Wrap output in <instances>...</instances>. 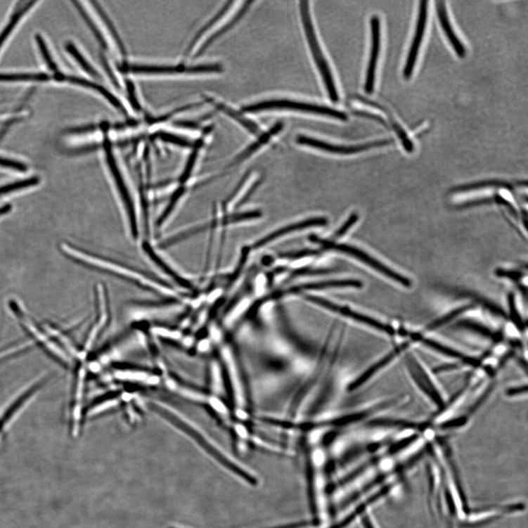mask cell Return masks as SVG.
<instances>
[{"instance_id":"cell-19","label":"cell","mask_w":528,"mask_h":528,"mask_svg":"<svg viewBox=\"0 0 528 528\" xmlns=\"http://www.w3.org/2000/svg\"><path fill=\"white\" fill-rule=\"evenodd\" d=\"M66 49L67 52L75 58L77 63L80 65L82 69L92 77H98V73L91 65V64L85 58L76 48V46L71 42L66 44Z\"/></svg>"},{"instance_id":"cell-36","label":"cell","mask_w":528,"mask_h":528,"mask_svg":"<svg viewBox=\"0 0 528 528\" xmlns=\"http://www.w3.org/2000/svg\"><path fill=\"white\" fill-rule=\"evenodd\" d=\"M523 389H527V386H524V387H520L517 388L510 389L507 391L506 394L508 397H515L521 394L523 392Z\"/></svg>"},{"instance_id":"cell-17","label":"cell","mask_w":528,"mask_h":528,"mask_svg":"<svg viewBox=\"0 0 528 528\" xmlns=\"http://www.w3.org/2000/svg\"><path fill=\"white\" fill-rule=\"evenodd\" d=\"M35 4L36 2L34 1L22 2V6L16 7L7 26L4 29L2 32L0 33V49H1L5 41L8 39L17 24L19 23L22 17L32 8V5Z\"/></svg>"},{"instance_id":"cell-16","label":"cell","mask_w":528,"mask_h":528,"mask_svg":"<svg viewBox=\"0 0 528 528\" xmlns=\"http://www.w3.org/2000/svg\"><path fill=\"white\" fill-rule=\"evenodd\" d=\"M283 127V124L281 122H278L276 124H275L273 127H272L268 131H266L265 134H263L260 136L259 139L255 141L254 143L250 145L245 151H243L240 156H238L236 160L232 163L231 166L235 165V164L240 162L241 161L246 159L248 156L252 155L253 152L255 150H257L259 148H260L262 146L265 145L272 137V136H274L279 133Z\"/></svg>"},{"instance_id":"cell-24","label":"cell","mask_w":528,"mask_h":528,"mask_svg":"<svg viewBox=\"0 0 528 528\" xmlns=\"http://www.w3.org/2000/svg\"><path fill=\"white\" fill-rule=\"evenodd\" d=\"M211 385L214 393L220 394L223 391V379L220 368L216 363L211 365Z\"/></svg>"},{"instance_id":"cell-13","label":"cell","mask_w":528,"mask_h":528,"mask_svg":"<svg viewBox=\"0 0 528 528\" xmlns=\"http://www.w3.org/2000/svg\"><path fill=\"white\" fill-rule=\"evenodd\" d=\"M203 100L207 102V103L212 105L217 110L231 117L232 119H233L234 121L243 126L252 134L257 135L260 134L261 131L259 127L254 122L249 120V119L245 118L240 112L233 110L224 103H220V102H218L215 98L212 97L204 95Z\"/></svg>"},{"instance_id":"cell-37","label":"cell","mask_w":528,"mask_h":528,"mask_svg":"<svg viewBox=\"0 0 528 528\" xmlns=\"http://www.w3.org/2000/svg\"><path fill=\"white\" fill-rule=\"evenodd\" d=\"M210 348V342L207 340H202L198 345V350L201 352H206Z\"/></svg>"},{"instance_id":"cell-12","label":"cell","mask_w":528,"mask_h":528,"mask_svg":"<svg viewBox=\"0 0 528 528\" xmlns=\"http://www.w3.org/2000/svg\"><path fill=\"white\" fill-rule=\"evenodd\" d=\"M436 9L441 26L446 34L450 44L453 46L455 53L459 58H465L466 56V49L464 44L460 40L451 25L447 9L444 2L436 1Z\"/></svg>"},{"instance_id":"cell-4","label":"cell","mask_w":528,"mask_h":528,"mask_svg":"<svg viewBox=\"0 0 528 528\" xmlns=\"http://www.w3.org/2000/svg\"><path fill=\"white\" fill-rule=\"evenodd\" d=\"M44 377H40L28 384L6 406L0 416V436L6 432L25 408L31 403L37 394L40 387L44 381Z\"/></svg>"},{"instance_id":"cell-27","label":"cell","mask_w":528,"mask_h":528,"mask_svg":"<svg viewBox=\"0 0 528 528\" xmlns=\"http://www.w3.org/2000/svg\"><path fill=\"white\" fill-rule=\"evenodd\" d=\"M37 41L38 43L39 48L41 51V53L43 56V58L47 65L49 66L50 70H56L57 66L55 63L54 60L52 58V56H51L50 53L49 52V49L46 47V45L43 39V38L40 36L37 37Z\"/></svg>"},{"instance_id":"cell-40","label":"cell","mask_w":528,"mask_h":528,"mask_svg":"<svg viewBox=\"0 0 528 528\" xmlns=\"http://www.w3.org/2000/svg\"><path fill=\"white\" fill-rule=\"evenodd\" d=\"M212 331L214 333H212V334H217L215 328H212ZM213 337H217V338H218V335H214Z\"/></svg>"},{"instance_id":"cell-15","label":"cell","mask_w":528,"mask_h":528,"mask_svg":"<svg viewBox=\"0 0 528 528\" xmlns=\"http://www.w3.org/2000/svg\"><path fill=\"white\" fill-rule=\"evenodd\" d=\"M361 101L365 102V103L369 105L370 106L382 110L386 115H387L389 121L392 127H393V128L394 129L397 134L398 135V137L400 139L404 149L408 153H412L413 151L414 145L412 141L408 139L406 132L404 131L402 127L395 120L394 117L392 115L390 112H389L386 108L378 105L377 103H374V102L367 101L363 98H362Z\"/></svg>"},{"instance_id":"cell-7","label":"cell","mask_w":528,"mask_h":528,"mask_svg":"<svg viewBox=\"0 0 528 528\" xmlns=\"http://www.w3.org/2000/svg\"><path fill=\"white\" fill-rule=\"evenodd\" d=\"M427 15L428 2L420 1L415 35L410 51H408L406 62L403 71V76L405 79H411L413 75L420 47L423 39L425 27H427Z\"/></svg>"},{"instance_id":"cell-32","label":"cell","mask_w":528,"mask_h":528,"mask_svg":"<svg viewBox=\"0 0 528 528\" xmlns=\"http://www.w3.org/2000/svg\"><path fill=\"white\" fill-rule=\"evenodd\" d=\"M0 166L20 170V172H25V170L27 169L26 166L22 163L4 159L1 157H0Z\"/></svg>"},{"instance_id":"cell-22","label":"cell","mask_w":528,"mask_h":528,"mask_svg":"<svg viewBox=\"0 0 528 528\" xmlns=\"http://www.w3.org/2000/svg\"><path fill=\"white\" fill-rule=\"evenodd\" d=\"M39 183V179L33 177L0 186V196L27 188V187L37 185Z\"/></svg>"},{"instance_id":"cell-18","label":"cell","mask_w":528,"mask_h":528,"mask_svg":"<svg viewBox=\"0 0 528 528\" xmlns=\"http://www.w3.org/2000/svg\"><path fill=\"white\" fill-rule=\"evenodd\" d=\"M115 377L122 380L138 382H146L150 385H155L160 381L156 377H150L147 373L137 371H118L115 373Z\"/></svg>"},{"instance_id":"cell-9","label":"cell","mask_w":528,"mask_h":528,"mask_svg":"<svg viewBox=\"0 0 528 528\" xmlns=\"http://www.w3.org/2000/svg\"><path fill=\"white\" fill-rule=\"evenodd\" d=\"M371 48L367 67L365 91L371 94L375 84L376 71L380 51V20L378 15H373L371 20Z\"/></svg>"},{"instance_id":"cell-3","label":"cell","mask_w":528,"mask_h":528,"mask_svg":"<svg viewBox=\"0 0 528 528\" xmlns=\"http://www.w3.org/2000/svg\"><path fill=\"white\" fill-rule=\"evenodd\" d=\"M297 110L304 112H309L321 115L330 116L340 121L346 122L348 119L347 115L339 110L330 108L321 107L320 105L302 103V102L292 101L289 100H271L259 102L253 105H250L242 108L245 112H258L267 110Z\"/></svg>"},{"instance_id":"cell-30","label":"cell","mask_w":528,"mask_h":528,"mask_svg":"<svg viewBox=\"0 0 528 528\" xmlns=\"http://www.w3.org/2000/svg\"><path fill=\"white\" fill-rule=\"evenodd\" d=\"M508 304L510 307V313H512V316L514 318L515 322L517 323V326L520 329H523V323H522V320L520 318V316L517 312V310L516 309L515 305V297L513 295H509L508 296Z\"/></svg>"},{"instance_id":"cell-26","label":"cell","mask_w":528,"mask_h":528,"mask_svg":"<svg viewBox=\"0 0 528 528\" xmlns=\"http://www.w3.org/2000/svg\"><path fill=\"white\" fill-rule=\"evenodd\" d=\"M490 186H503V187H507V188H510V187H512V185H510L509 183L503 182V181H485V182H482V183L463 185V186L458 187V188L456 189L455 191H467L479 189V188H482V187Z\"/></svg>"},{"instance_id":"cell-34","label":"cell","mask_w":528,"mask_h":528,"mask_svg":"<svg viewBox=\"0 0 528 528\" xmlns=\"http://www.w3.org/2000/svg\"><path fill=\"white\" fill-rule=\"evenodd\" d=\"M496 274L500 277H506L513 280H519L522 278V274L516 271L497 270Z\"/></svg>"},{"instance_id":"cell-38","label":"cell","mask_w":528,"mask_h":528,"mask_svg":"<svg viewBox=\"0 0 528 528\" xmlns=\"http://www.w3.org/2000/svg\"><path fill=\"white\" fill-rule=\"evenodd\" d=\"M363 524L365 528H374V527H373V525L372 524V522H371V519L368 517V515H366L363 518Z\"/></svg>"},{"instance_id":"cell-31","label":"cell","mask_w":528,"mask_h":528,"mask_svg":"<svg viewBox=\"0 0 528 528\" xmlns=\"http://www.w3.org/2000/svg\"><path fill=\"white\" fill-rule=\"evenodd\" d=\"M153 333H155V334L158 336L174 340H177L181 337V333L179 331L169 330L167 329L160 328H155V330H153Z\"/></svg>"},{"instance_id":"cell-23","label":"cell","mask_w":528,"mask_h":528,"mask_svg":"<svg viewBox=\"0 0 528 528\" xmlns=\"http://www.w3.org/2000/svg\"><path fill=\"white\" fill-rule=\"evenodd\" d=\"M472 307V305L462 307V308H459L453 311V312L449 313L442 318L437 319L428 326V330H434L442 326H444V325H446V323H448L449 321L454 319L456 316L461 315L462 314L470 309Z\"/></svg>"},{"instance_id":"cell-6","label":"cell","mask_w":528,"mask_h":528,"mask_svg":"<svg viewBox=\"0 0 528 528\" xmlns=\"http://www.w3.org/2000/svg\"><path fill=\"white\" fill-rule=\"evenodd\" d=\"M296 141L300 145L308 146L335 155H349L374 148L385 146L393 143V139H386L355 146H338L323 142L306 136L299 135Z\"/></svg>"},{"instance_id":"cell-39","label":"cell","mask_w":528,"mask_h":528,"mask_svg":"<svg viewBox=\"0 0 528 528\" xmlns=\"http://www.w3.org/2000/svg\"><path fill=\"white\" fill-rule=\"evenodd\" d=\"M11 210V205H5L3 207L0 208V217L6 214Z\"/></svg>"},{"instance_id":"cell-11","label":"cell","mask_w":528,"mask_h":528,"mask_svg":"<svg viewBox=\"0 0 528 528\" xmlns=\"http://www.w3.org/2000/svg\"><path fill=\"white\" fill-rule=\"evenodd\" d=\"M65 80L78 84L79 86L89 89L98 93L101 97H103L114 109L124 115L128 113L127 109L123 104V102L112 92L107 89V88L102 86V85L88 79L72 76H65L63 81Z\"/></svg>"},{"instance_id":"cell-5","label":"cell","mask_w":528,"mask_h":528,"mask_svg":"<svg viewBox=\"0 0 528 528\" xmlns=\"http://www.w3.org/2000/svg\"><path fill=\"white\" fill-rule=\"evenodd\" d=\"M315 241H318V243H321L323 247H326V248L347 254L350 255V257L359 259V261L365 263L371 268L378 271L379 272H380V273L385 275L386 277L392 280H394L404 286L411 287L412 285V282L410 279L404 277L403 276L397 273V272L387 267L383 264L380 263L377 259H373L371 257V255L361 250L360 249H357L348 245L335 244L332 242L319 240H318V238H316Z\"/></svg>"},{"instance_id":"cell-8","label":"cell","mask_w":528,"mask_h":528,"mask_svg":"<svg viewBox=\"0 0 528 528\" xmlns=\"http://www.w3.org/2000/svg\"><path fill=\"white\" fill-rule=\"evenodd\" d=\"M406 366L408 373L424 394L427 396L439 407L444 406V402L439 390L432 382L427 372L415 359L414 356L408 355L406 356Z\"/></svg>"},{"instance_id":"cell-10","label":"cell","mask_w":528,"mask_h":528,"mask_svg":"<svg viewBox=\"0 0 528 528\" xmlns=\"http://www.w3.org/2000/svg\"><path fill=\"white\" fill-rule=\"evenodd\" d=\"M327 224V220L325 218H313L309 219H304L295 224L286 226L279 230L272 232L265 237H263L258 242L255 243L253 245L254 249H259L263 246L278 240V238L283 237L288 233L304 230L306 228L326 226Z\"/></svg>"},{"instance_id":"cell-21","label":"cell","mask_w":528,"mask_h":528,"mask_svg":"<svg viewBox=\"0 0 528 528\" xmlns=\"http://www.w3.org/2000/svg\"><path fill=\"white\" fill-rule=\"evenodd\" d=\"M49 76L44 73H24V74H2L0 75V81L4 82H20V81H38L43 82L49 79Z\"/></svg>"},{"instance_id":"cell-35","label":"cell","mask_w":528,"mask_h":528,"mask_svg":"<svg viewBox=\"0 0 528 528\" xmlns=\"http://www.w3.org/2000/svg\"><path fill=\"white\" fill-rule=\"evenodd\" d=\"M354 113L356 115H360L361 117L371 118V119H372V120H374V121H376L378 122H380L382 125H384L385 127H387V124L386 122L384 120V119L382 117H381L380 116L378 115H374V114L369 113V112H363V111H355Z\"/></svg>"},{"instance_id":"cell-2","label":"cell","mask_w":528,"mask_h":528,"mask_svg":"<svg viewBox=\"0 0 528 528\" xmlns=\"http://www.w3.org/2000/svg\"><path fill=\"white\" fill-rule=\"evenodd\" d=\"M309 4V3L307 1H301L300 6L306 37L307 39H308L313 57L323 80V83H325L328 95L333 102H335V103L339 98L337 91L329 65L326 58L322 53L321 46L316 37V33L311 18Z\"/></svg>"},{"instance_id":"cell-14","label":"cell","mask_w":528,"mask_h":528,"mask_svg":"<svg viewBox=\"0 0 528 528\" xmlns=\"http://www.w3.org/2000/svg\"><path fill=\"white\" fill-rule=\"evenodd\" d=\"M252 4V1L245 2L243 6L238 11L236 15H233V18L231 19L226 24L221 27L219 30L216 32L212 37H210V39L206 42V44H204L200 51L199 57L201 56L204 53H205L211 45H212L220 37H222L224 34H226L231 28H233L236 25V23L243 18V15L249 10Z\"/></svg>"},{"instance_id":"cell-29","label":"cell","mask_w":528,"mask_h":528,"mask_svg":"<svg viewBox=\"0 0 528 528\" xmlns=\"http://www.w3.org/2000/svg\"><path fill=\"white\" fill-rule=\"evenodd\" d=\"M418 437L417 435H413L397 442V444H395L390 449L387 454H394L398 453L401 450L406 448L407 446L413 444V442H415L418 439Z\"/></svg>"},{"instance_id":"cell-20","label":"cell","mask_w":528,"mask_h":528,"mask_svg":"<svg viewBox=\"0 0 528 528\" xmlns=\"http://www.w3.org/2000/svg\"><path fill=\"white\" fill-rule=\"evenodd\" d=\"M401 351V348H399L387 354L382 360L373 366L368 369V371L363 374L362 377L359 380V382H357V385H361L365 382V381L371 378L374 373H378L380 369H382L387 366L391 361H393L395 359V357L400 354Z\"/></svg>"},{"instance_id":"cell-25","label":"cell","mask_w":528,"mask_h":528,"mask_svg":"<svg viewBox=\"0 0 528 528\" xmlns=\"http://www.w3.org/2000/svg\"><path fill=\"white\" fill-rule=\"evenodd\" d=\"M424 340V344L425 345H427L428 347H431L432 349L439 352V353L444 354L445 355H447L449 356L454 357V359H463V357L464 356L462 354L458 353V352L448 348L444 345H442L437 342H432V340L430 339H425Z\"/></svg>"},{"instance_id":"cell-1","label":"cell","mask_w":528,"mask_h":528,"mask_svg":"<svg viewBox=\"0 0 528 528\" xmlns=\"http://www.w3.org/2000/svg\"><path fill=\"white\" fill-rule=\"evenodd\" d=\"M122 71L124 73L143 76H174V75H202L223 72L224 67L220 64H199L188 65L179 64H139L123 63Z\"/></svg>"},{"instance_id":"cell-28","label":"cell","mask_w":528,"mask_h":528,"mask_svg":"<svg viewBox=\"0 0 528 528\" xmlns=\"http://www.w3.org/2000/svg\"><path fill=\"white\" fill-rule=\"evenodd\" d=\"M117 401L116 400H112V401H107L102 402L95 406H93L91 410L88 412V416L89 417H94L95 416L99 415L102 413H104L110 408L115 407L117 406Z\"/></svg>"},{"instance_id":"cell-33","label":"cell","mask_w":528,"mask_h":528,"mask_svg":"<svg viewBox=\"0 0 528 528\" xmlns=\"http://www.w3.org/2000/svg\"><path fill=\"white\" fill-rule=\"evenodd\" d=\"M357 218L359 217H357L356 214H353L350 217L347 222L342 227V228H340V230L337 231L335 233V236L340 237L343 236L356 223Z\"/></svg>"}]
</instances>
